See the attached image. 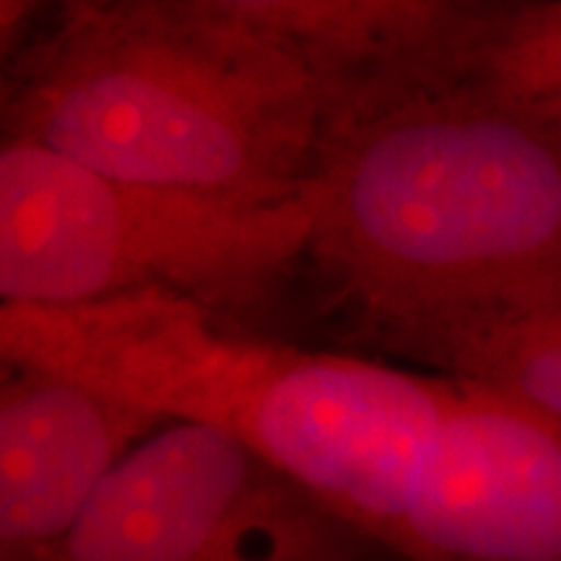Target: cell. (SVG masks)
<instances>
[{
  "instance_id": "6da1fadb",
  "label": "cell",
  "mask_w": 561,
  "mask_h": 561,
  "mask_svg": "<svg viewBox=\"0 0 561 561\" xmlns=\"http://www.w3.org/2000/svg\"><path fill=\"white\" fill-rule=\"evenodd\" d=\"M307 268L356 341L421 362L561 310V138L432 79L343 94L314 170Z\"/></svg>"
},
{
  "instance_id": "7a4b0ae2",
  "label": "cell",
  "mask_w": 561,
  "mask_h": 561,
  "mask_svg": "<svg viewBox=\"0 0 561 561\" xmlns=\"http://www.w3.org/2000/svg\"><path fill=\"white\" fill-rule=\"evenodd\" d=\"M0 354L240 439L388 551L453 392L450 377L248 335L164 289L0 305Z\"/></svg>"
},
{
  "instance_id": "3957f363",
  "label": "cell",
  "mask_w": 561,
  "mask_h": 561,
  "mask_svg": "<svg viewBox=\"0 0 561 561\" xmlns=\"http://www.w3.org/2000/svg\"><path fill=\"white\" fill-rule=\"evenodd\" d=\"M34 32L3 66V138L149 185L310 187L335 91L240 0H68Z\"/></svg>"
},
{
  "instance_id": "277c9868",
  "label": "cell",
  "mask_w": 561,
  "mask_h": 561,
  "mask_svg": "<svg viewBox=\"0 0 561 561\" xmlns=\"http://www.w3.org/2000/svg\"><path fill=\"white\" fill-rule=\"evenodd\" d=\"M314 219V182L294 195L149 185L3 138L0 299L62 307L164 289L240 325L307 268Z\"/></svg>"
},
{
  "instance_id": "5b68a950",
  "label": "cell",
  "mask_w": 561,
  "mask_h": 561,
  "mask_svg": "<svg viewBox=\"0 0 561 561\" xmlns=\"http://www.w3.org/2000/svg\"><path fill=\"white\" fill-rule=\"evenodd\" d=\"M50 561H401L240 439L170 421L125 455Z\"/></svg>"
},
{
  "instance_id": "8992f818",
  "label": "cell",
  "mask_w": 561,
  "mask_h": 561,
  "mask_svg": "<svg viewBox=\"0 0 561 561\" xmlns=\"http://www.w3.org/2000/svg\"><path fill=\"white\" fill-rule=\"evenodd\" d=\"M392 553L401 561H561V421L507 392L453 380Z\"/></svg>"
},
{
  "instance_id": "52a82bcc",
  "label": "cell",
  "mask_w": 561,
  "mask_h": 561,
  "mask_svg": "<svg viewBox=\"0 0 561 561\" xmlns=\"http://www.w3.org/2000/svg\"><path fill=\"white\" fill-rule=\"evenodd\" d=\"M170 421L3 362L0 561H50L125 455Z\"/></svg>"
},
{
  "instance_id": "ba28073f",
  "label": "cell",
  "mask_w": 561,
  "mask_h": 561,
  "mask_svg": "<svg viewBox=\"0 0 561 561\" xmlns=\"http://www.w3.org/2000/svg\"><path fill=\"white\" fill-rule=\"evenodd\" d=\"M331 83L335 102L382 81L424 79L460 5L453 0H240ZM335 107V104H333Z\"/></svg>"
},
{
  "instance_id": "9c48e42d",
  "label": "cell",
  "mask_w": 561,
  "mask_h": 561,
  "mask_svg": "<svg viewBox=\"0 0 561 561\" xmlns=\"http://www.w3.org/2000/svg\"><path fill=\"white\" fill-rule=\"evenodd\" d=\"M426 79L561 138V0L462 3Z\"/></svg>"
},
{
  "instance_id": "30bf717a",
  "label": "cell",
  "mask_w": 561,
  "mask_h": 561,
  "mask_svg": "<svg viewBox=\"0 0 561 561\" xmlns=\"http://www.w3.org/2000/svg\"><path fill=\"white\" fill-rule=\"evenodd\" d=\"M419 364L494 388L561 421V310L453 335Z\"/></svg>"
}]
</instances>
